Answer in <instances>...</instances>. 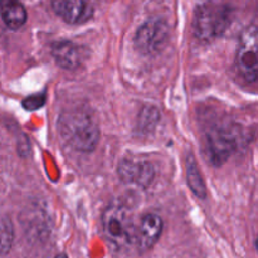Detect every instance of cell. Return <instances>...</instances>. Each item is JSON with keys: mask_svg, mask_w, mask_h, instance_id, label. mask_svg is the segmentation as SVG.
<instances>
[{"mask_svg": "<svg viewBox=\"0 0 258 258\" xmlns=\"http://www.w3.org/2000/svg\"><path fill=\"white\" fill-rule=\"evenodd\" d=\"M58 131L67 145L81 153H91L100 143V127L87 108L63 111L58 118Z\"/></svg>", "mask_w": 258, "mask_h": 258, "instance_id": "obj_1", "label": "cell"}, {"mask_svg": "<svg viewBox=\"0 0 258 258\" xmlns=\"http://www.w3.org/2000/svg\"><path fill=\"white\" fill-rule=\"evenodd\" d=\"M103 234L116 251H123L136 242L135 229L130 209L121 203L108 206L102 213Z\"/></svg>", "mask_w": 258, "mask_h": 258, "instance_id": "obj_2", "label": "cell"}, {"mask_svg": "<svg viewBox=\"0 0 258 258\" xmlns=\"http://www.w3.org/2000/svg\"><path fill=\"white\" fill-rule=\"evenodd\" d=\"M231 22L232 13L227 5L206 3L199 5L194 14V35L202 42H212L224 34Z\"/></svg>", "mask_w": 258, "mask_h": 258, "instance_id": "obj_3", "label": "cell"}, {"mask_svg": "<svg viewBox=\"0 0 258 258\" xmlns=\"http://www.w3.org/2000/svg\"><path fill=\"white\" fill-rule=\"evenodd\" d=\"M239 135L232 126H214L206 134V151L214 166H221L238 149Z\"/></svg>", "mask_w": 258, "mask_h": 258, "instance_id": "obj_4", "label": "cell"}, {"mask_svg": "<svg viewBox=\"0 0 258 258\" xmlns=\"http://www.w3.org/2000/svg\"><path fill=\"white\" fill-rule=\"evenodd\" d=\"M236 70L246 82L258 80V27L249 25L242 32L236 54Z\"/></svg>", "mask_w": 258, "mask_h": 258, "instance_id": "obj_5", "label": "cell"}, {"mask_svg": "<svg viewBox=\"0 0 258 258\" xmlns=\"http://www.w3.org/2000/svg\"><path fill=\"white\" fill-rule=\"evenodd\" d=\"M170 34L169 25L160 18H151L146 20L135 34L136 49L145 55H153L160 52L166 44Z\"/></svg>", "mask_w": 258, "mask_h": 258, "instance_id": "obj_6", "label": "cell"}, {"mask_svg": "<svg viewBox=\"0 0 258 258\" xmlns=\"http://www.w3.org/2000/svg\"><path fill=\"white\" fill-rule=\"evenodd\" d=\"M118 176L121 181L128 185H135L146 189L151 185L155 178V169L148 160L139 159H123L118 164Z\"/></svg>", "mask_w": 258, "mask_h": 258, "instance_id": "obj_7", "label": "cell"}, {"mask_svg": "<svg viewBox=\"0 0 258 258\" xmlns=\"http://www.w3.org/2000/svg\"><path fill=\"white\" fill-rule=\"evenodd\" d=\"M52 8L68 24H82L93 15V8L87 0H52Z\"/></svg>", "mask_w": 258, "mask_h": 258, "instance_id": "obj_8", "label": "cell"}, {"mask_svg": "<svg viewBox=\"0 0 258 258\" xmlns=\"http://www.w3.org/2000/svg\"><path fill=\"white\" fill-rule=\"evenodd\" d=\"M50 53L55 63L64 70H76L85 60V49L70 40H58L50 45Z\"/></svg>", "mask_w": 258, "mask_h": 258, "instance_id": "obj_9", "label": "cell"}, {"mask_svg": "<svg viewBox=\"0 0 258 258\" xmlns=\"http://www.w3.org/2000/svg\"><path fill=\"white\" fill-rule=\"evenodd\" d=\"M163 232V219L154 213H148L141 218L138 229L136 244L141 252L153 248Z\"/></svg>", "mask_w": 258, "mask_h": 258, "instance_id": "obj_10", "label": "cell"}, {"mask_svg": "<svg viewBox=\"0 0 258 258\" xmlns=\"http://www.w3.org/2000/svg\"><path fill=\"white\" fill-rule=\"evenodd\" d=\"M2 18L9 29L18 30L27 22V10L19 0H0Z\"/></svg>", "mask_w": 258, "mask_h": 258, "instance_id": "obj_11", "label": "cell"}, {"mask_svg": "<svg viewBox=\"0 0 258 258\" xmlns=\"http://www.w3.org/2000/svg\"><path fill=\"white\" fill-rule=\"evenodd\" d=\"M186 180L190 190L196 194L198 198L204 199L207 197V188L204 184L202 174L199 171L198 165L193 155H189L186 159Z\"/></svg>", "mask_w": 258, "mask_h": 258, "instance_id": "obj_12", "label": "cell"}, {"mask_svg": "<svg viewBox=\"0 0 258 258\" xmlns=\"http://www.w3.org/2000/svg\"><path fill=\"white\" fill-rule=\"evenodd\" d=\"M160 121V112L154 106H145L141 108L138 117V130L141 134H150L155 130Z\"/></svg>", "mask_w": 258, "mask_h": 258, "instance_id": "obj_13", "label": "cell"}, {"mask_svg": "<svg viewBox=\"0 0 258 258\" xmlns=\"http://www.w3.org/2000/svg\"><path fill=\"white\" fill-rule=\"evenodd\" d=\"M14 238V231H13V224L7 216H3L2 218V253L7 254L10 249Z\"/></svg>", "mask_w": 258, "mask_h": 258, "instance_id": "obj_14", "label": "cell"}, {"mask_svg": "<svg viewBox=\"0 0 258 258\" xmlns=\"http://www.w3.org/2000/svg\"><path fill=\"white\" fill-rule=\"evenodd\" d=\"M45 103V95L44 93H35V95H30L25 97L22 101L23 108L27 111H37L40 107H43Z\"/></svg>", "mask_w": 258, "mask_h": 258, "instance_id": "obj_15", "label": "cell"}, {"mask_svg": "<svg viewBox=\"0 0 258 258\" xmlns=\"http://www.w3.org/2000/svg\"><path fill=\"white\" fill-rule=\"evenodd\" d=\"M57 258H67V257H66L64 254H59V256H58Z\"/></svg>", "mask_w": 258, "mask_h": 258, "instance_id": "obj_16", "label": "cell"}, {"mask_svg": "<svg viewBox=\"0 0 258 258\" xmlns=\"http://www.w3.org/2000/svg\"><path fill=\"white\" fill-rule=\"evenodd\" d=\"M256 246H257V249H258V238H257V243H256Z\"/></svg>", "mask_w": 258, "mask_h": 258, "instance_id": "obj_17", "label": "cell"}]
</instances>
